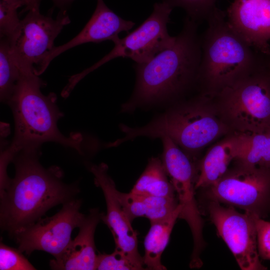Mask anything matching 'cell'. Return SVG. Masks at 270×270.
Segmentation results:
<instances>
[{"instance_id":"cell-19","label":"cell","mask_w":270,"mask_h":270,"mask_svg":"<svg viewBox=\"0 0 270 270\" xmlns=\"http://www.w3.org/2000/svg\"><path fill=\"white\" fill-rule=\"evenodd\" d=\"M182 210L178 206L168 217L150 222V228L144 241V265L150 270H164L166 268L161 262L162 254L168 245L170 236L176 220Z\"/></svg>"},{"instance_id":"cell-9","label":"cell","mask_w":270,"mask_h":270,"mask_svg":"<svg viewBox=\"0 0 270 270\" xmlns=\"http://www.w3.org/2000/svg\"><path fill=\"white\" fill-rule=\"evenodd\" d=\"M70 20L61 10L56 19L40 14V8L28 10L10 42L12 54L20 72L39 76L42 65L54 47V41Z\"/></svg>"},{"instance_id":"cell-15","label":"cell","mask_w":270,"mask_h":270,"mask_svg":"<svg viewBox=\"0 0 270 270\" xmlns=\"http://www.w3.org/2000/svg\"><path fill=\"white\" fill-rule=\"evenodd\" d=\"M134 25V22L117 15L108 7L104 0H97L96 8L83 29L66 43L54 46L45 58L39 75L46 70L54 58L64 52L85 43H98L107 40L114 42L120 38V33L128 32Z\"/></svg>"},{"instance_id":"cell-7","label":"cell","mask_w":270,"mask_h":270,"mask_svg":"<svg viewBox=\"0 0 270 270\" xmlns=\"http://www.w3.org/2000/svg\"><path fill=\"white\" fill-rule=\"evenodd\" d=\"M210 200L238 208L264 218L270 211V168L238 162L206 188Z\"/></svg>"},{"instance_id":"cell-26","label":"cell","mask_w":270,"mask_h":270,"mask_svg":"<svg viewBox=\"0 0 270 270\" xmlns=\"http://www.w3.org/2000/svg\"><path fill=\"white\" fill-rule=\"evenodd\" d=\"M96 270H138L120 250L116 248L110 254H98Z\"/></svg>"},{"instance_id":"cell-28","label":"cell","mask_w":270,"mask_h":270,"mask_svg":"<svg viewBox=\"0 0 270 270\" xmlns=\"http://www.w3.org/2000/svg\"><path fill=\"white\" fill-rule=\"evenodd\" d=\"M18 8L24 6L23 12L28 11L32 9L40 8L42 0H2Z\"/></svg>"},{"instance_id":"cell-3","label":"cell","mask_w":270,"mask_h":270,"mask_svg":"<svg viewBox=\"0 0 270 270\" xmlns=\"http://www.w3.org/2000/svg\"><path fill=\"white\" fill-rule=\"evenodd\" d=\"M45 85L33 72H20L14 92L8 102L14 116V133L10 145L2 151L0 164L8 167L14 156L24 149L40 148L48 142H55L76 150L82 154V136L74 133L68 136L58 128V120L63 116L56 104V96L44 94L40 88Z\"/></svg>"},{"instance_id":"cell-13","label":"cell","mask_w":270,"mask_h":270,"mask_svg":"<svg viewBox=\"0 0 270 270\" xmlns=\"http://www.w3.org/2000/svg\"><path fill=\"white\" fill-rule=\"evenodd\" d=\"M90 172L94 176L95 184L104 194L106 206V214H103L102 220L111 230L116 248L122 250L139 270H143V258L138 247V232L131 224L118 196V190L108 174V167L104 163L91 164Z\"/></svg>"},{"instance_id":"cell-4","label":"cell","mask_w":270,"mask_h":270,"mask_svg":"<svg viewBox=\"0 0 270 270\" xmlns=\"http://www.w3.org/2000/svg\"><path fill=\"white\" fill-rule=\"evenodd\" d=\"M206 21L207 28L200 36L198 80L218 94L251 74L266 56L257 52L232 28L226 12L218 8Z\"/></svg>"},{"instance_id":"cell-11","label":"cell","mask_w":270,"mask_h":270,"mask_svg":"<svg viewBox=\"0 0 270 270\" xmlns=\"http://www.w3.org/2000/svg\"><path fill=\"white\" fill-rule=\"evenodd\" d=\"M82 200L74 198L62 204L54 215L41 218L11 237L22 253L30 256L42 250L58 256L72 240L73 230L79 228L86 216L80 212Z\"/></svg>"},{"instance_id":"cell-10","label":"cell","mask_w":270,"mask_h":270,"mask_svg":"<svg viewBox=\"0 0 270 270\" xmlns=\"http://www.w3.org/2000/svg\"><path fill=\"white\" fill-rule=\"evenodd\" d=\"M173 8L164 2L154 4L151 14L126 36L114 42L112 50L93 66L80 73L82 78L108 61L119 57L130 58L136 63L149 61L170 47L176 36L170 35L168 24Z\"/></svg>"},{"instance_id":"cell-31","label":"cell","mask_w":270,"mask_h":270,"mask_svg":"<svg viewBox=\"0 0 270 270\" xmlns=\"http://www.w3.org/2000/svg\"><path fill=\"white\" fill-rule=\"evenodd\" d=\"M266 132H267L270 136V128L268 129V130Z\"/></svg>"},{"instance_id":"cell-25","label":"cell","mask_w":270,"mask_h":270,"mask_svg":"<svg viewBox=\"0 0 270 270\" xmlns=\"http://www.w3.org/2000/svg\"><path fill=\"white\" fill-rule=\"evenodd\" d=\"M18 8L2 0H0V36L10 41L20 24L17 12Z\"/></svg>"},{"instance_id":"cell-24","label":"cell","mask_w":270,"mask_h":270,"mask_svg":"<svg viewBox=\"0 0 270 270\" xmlns=\"http://www.w3.org/2000/svg\"><path fill=\"white\" fill-rule=\"evenodd\" d=\"M18 248H15L0 242V270H34L36 268Z\"/></svg>"},{"instance_id":"cell-21","label":"cell","mask_w":270,"mask_h":270,"mask_svg":"<svg viewBox=\"0 0 270 270\" xmlns=\"http://www.w3.org/2000/svg\"><path fill=\"white\" fill-rule=\"evenodd\" d=\"M162 160L152 158L130 192L142 195L176 198L174 188Z\"/></svg>"},{"instance_id":"cell-2","label":"cell","mask_w":270,"mask_h":270,"mask_svg":"<svg viewBox=\"0 0 270 270\" xmlns=\"http://www.w3.org/2000/svg\"><path fill=\"white\" fill-rule=\"evenodd\" d=\"M198 26L186 16L170 47L146 62L135 64L134 88L130 99L122 106V112L168 100L198 80L202 56Z\"/></svg>"},{"instance_id":"cell-16","label":"cell","mask_w":270,"mask_h":270,"mask_svg":"<svg viewBox=\"0 0 270 270\" xmlns=\"http://www.w3.org/2000/svg\"><path fill=\"white\" fill-rule=\"evenodd\" d=\"M103 213L97 208L90 210L80 226L76 236L64 252L50 262V266L56 270H96V254L94 236Z\"/></svg>"},{"instance_id":"cell-27","label":"cell","mask_w":270,"mask_h":270,"mask_svg":"<svg viewBox=\"0 0 270 270\" xmlns=\"http://www.w3.org/2000/svg\"><path fill=\"white\" fill-rule=\"evenodd\" d=\"M257 230L258 254L261 259L270 260V222L253 214Z\"/></svg>"},{"instance_id":"cell-12","label":"cell","mask_w":270,"mask_h":270,"mask_svg":"<svg viewBox=\"0 0 270 270\" xmlns=\"http://www.w3.org/2000/svg\"><path fill=\"white\" fill-rule=\"evenodd\" d=\"M208 210L219 236L242 270H265L258 254L257 230L253 214L240 213L231 206L210 200Z\"/></svg>"},{"instance_id":"cell-20","label":"cell","mask_w":270,"mask_h":270,"mask_svg":"<svg viewBox=\"0 0 270 270\" xmlns=\"http://www.w3.org/2000/svg\"><path fill=\"white\" fill-rule=\"evenodd\" d=\"M234 136V160L246 165L270 168V136L267 132H240Z\"/></svg>"},{"instance_id":"cell-23","label":"cell","mask_w":270,"mask_h":270,"mask_svg":"<svg viewBox=\"0 0 270 270\" xmlns=\"http://www.w3.org/2000/svg\"><path fill=\"white\" fill-rule=\"evenodd\" d=\"M218 0H163L172 8L180 7L186 12L187 17L198 24L206 20L209 16L218 8Z\"/></svg>"},{"instance_id":"cell-18","label":"cell","mask_w":270,"mask_h":270,"mask_svg":"<svg viewBox=\"0 0 270 270\" xmlns=\"http://www.w3.org/2000/svg\"><path fill=\"white\" fill-rule=\"evenodd\" d=\"M235 157L234 136L212 146L200 163L195 182L196 190L207 188L218 181L228 170L229 165Z\"/></svg>"},{"instance_id":"cell-30","label":"cell","mask_w":270,"mask_h":270,"mask_svg":"<svg viewBox=\"0 0 270 270\" xmlns=\"http://www.w3.org/2000/svg\"><path fill=\"white\" fill-rule=\"evenodd\" d=\"M267 66L270 72V55L268 56L266 58Z\"/></svg>"},{"instance_id":"cell-6","label":"cell","mask_w":270,"mask_h":270,"mask_svg":"<svg viewBox=\"0 0 270 270\" xmlns=\"http://www.w3.org/2000/svg\"><path fill=\"white\" fill-rule=\"evenodd\" d=\"M218 95L226 115L240 132H266L270 128V72L266 58L251 74Z\"/></svg>"},{"instance_id":"cell-22","label":"cell","mask_w":270,"mask_h":270,"mask_svg":"<svg viewBox=\"0 0 270 270\" xmlns=\"http://www.w3.org/2000/svg\"><path fill=\"white\" fill-rule=\"evenodd\" d=\"M20 76V72L12 54L10 41L0 38V98L8 103Z\"/></svg>"},{"instance_id":"cell-1","label":"cell","mask_w":270,"mask_h":270,"mask_svg":"<svg viewBox=\"0 0 270 270\" xmlns=\"http://www.w3.org/2000/svg\"><path fill=\"white\" fill-rule=\"evenodd\" d=\"M40 148L24 149L12 162L15 175L0 194V226L11 237L36 222L51 208L76 198L78 182L66 184L58 166L40 163Z\"/></svg>"},{"instance_id":"cell-17","label":"cell","mask_w":270,"mask_h":270,"mask_svg":"<svg viewBox=\"0 0 270 270\" xmlns=\"http://www.w3.org/2000/svg\"><path fill=\"white\" fill-rule=\"evenodd\" d=\"M118 196L132 222L138 217H146L150 222L164 219L170 216L178 206L177 198H164L122 192Z\"/></svg>"},{"instance_id":"cell-8","label":"cell","mask_w":270,"mask_h":270,"mask_svg":"<svg viewBox=\"0 0 270 270\" xmlns=\"http://www.w3.org/2000/svg\"><path fill=\"white\" fill-rule=\"evenodd\" d=\"M162 162L182 206L179 218L188 223L193 238L194 248L190 266L199 268L202 262L201 253L206 243L204 222L195 196L194 170L189 157L170 138L162 140Z\"/></svg>"},{"instance_id":"cell-5","label":"cell","mask_w":270,"mask_h":270,"mask_svg":"<svg viewBox=\"0 0 270 270\" xmlns=\"http://www.w3.org/2000/svg\"><path fill=\"white\" fill-rule=\"evenodd\" d=\"M194 103L170 110L146 125L130 128L120 126L124 136L112 143L116 146L138 136L169 137L188 154H194L217 138L223 126L211 113Z\"/></svg>"},{"instance_id":"cell-29","label":"cell","mask_w":270,"mask_h":270,"mask_svg":"<svg viewBox=\"0 0 270 270\" xmlns=\"http://www.w3.org/2000/svg\"><path fill=\"white\" fill-rule=\"evenodd\" d=\"M54 6L60 8L62 11H66L74 0H51Z\"/></svg>"},{"instance_id":"cell-14","label":"cell","mask_w":270,"mask_h":270,"mask_svg":"<svg viewBox=\"0 0 270 270\" xmlns=\"http://www.w3.org/2000/svg\"><path fill=\"white\" fill-rule=\"evenodd\" d=\"M226 13L230 26L254 49L270 55V0H234Z\"/></svg>"}]
</instances>
